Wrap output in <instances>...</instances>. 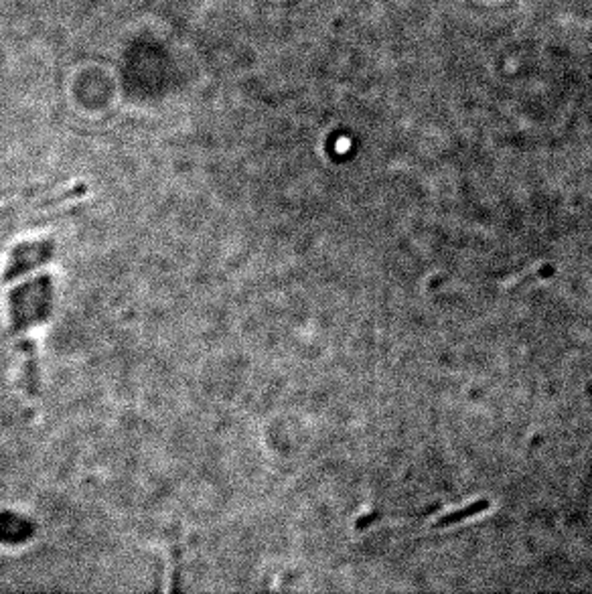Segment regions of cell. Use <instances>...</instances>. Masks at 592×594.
Wrapping results in <instances>:
<instances>
[{
  "label": "cell",
  "mask_w": 592,
  "mask_h": 594,
  "mask_svg": "<svg viewBox=\"0 0 592 594\" xmlns=\"http://www.w3.org/2000/svg\"><path fill=\"white\" fill-rule=\"evenodd\" d=\"M489 507H491V501H487V499L473 501V503H469V505H467V507H462V509H455V512H451V514L442 515L440 519H436V521L432 523V530H440V527L457 525V523L464 521V519H469V517H475V515L483 514V512H487Z\"/></svg>",
  "instance_id": "6da1fadb"
},
{
  "label": "cell",
  "mask_w": 592,
  "mask_h": 594,
  "mask_svg": "<svg viewBox=\"0 0 592 594\" xmlns=\"http://www.w3.org/2000/svg\"><path fill=\"white\" fill-rule=\"evenodd\" d=\"M554 274V268L552 266H538V268H532V270L521 272L517 276H510L507 278V286H523V284H532L536 280H543V278H550Z\"/></svg>",
  "instance_id": "7a4b0ae2"
},
{
  "label": "cell",
  "mask_w": 592,
  "mask_h": 594,
  "mask_svg": "<svg viewBox=\"0 0 592 594\" xmlns=\"http://www.w3.org/2000/svg\"><path fill=\"white\" fill-rule=\"evenodd\" d=\"M51 189V185H35V187H19V189H0V199H10V197H33L39 195L41 191Z\"/></svg>",
  "instance_id": "3957f363"
}]
</instances>
